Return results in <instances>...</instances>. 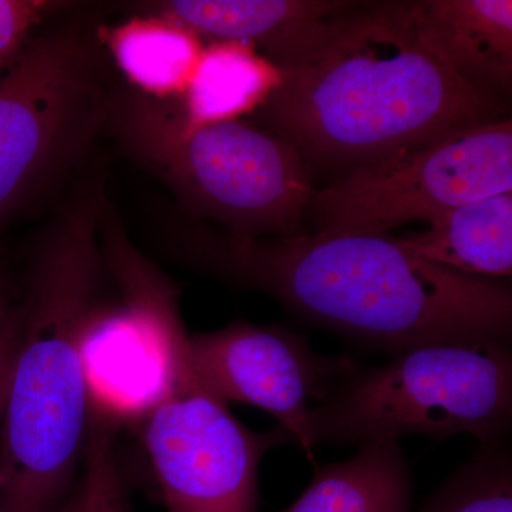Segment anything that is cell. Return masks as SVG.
Masks as SVG:
<instances>
[{
    "label": "cell",
    "instance_id": "1",
    "mask_svg": "<svg viewBox=\"0 0 512 512\" xmlns=\"http://www.w3.org/2000/svg\"><path fill=\"white\" fill-rule=\"evenodd\" d=\"M174 244L195 268L370 348L510 342L507 285L433 264L387 234L238 237L194 221L174 231Z\"/></svg>",
    "mask_w": 512,
    "mask_h": 512
},
{
    "label": "cell",
    "instance_id": "2",
    "mask_svg": "<svg viewBox=\"0 0 512 512\" xmlns=\"http://www.w3.org/2000/svg\"><path fill=\"white\" fill-rule=\"evenodd\" d=\"M256 126L298 151L312 178L343 175L463 128L500 119L421 35L410 2H359L318 49L284 70Z\"/></svg>",
    "mask_w": 512,
    "mask_h": 512
},
{
    "label": "cell",
    "instance_id": "3",
    "mask_svg": "<svg viewBox=\"0 0 512 512\" xmlns=\"http://www.w3.org/2000/svg\"><path fill=\"white\" fill-rule=\"evenodd\" d=\"M103 174L84 170L19 281V326L0 421V512H57L86 453L90 323L109 276L100 239Z\"/></svg>",
    "mask_w": 512,
    "mask_h": 512
},
{
    "label": "cell",
    "instance_id": "4",
    "mask_svg": "<svg viewBox=\"0 0 512 512\" xmlns=\"http://www.w3.org/2000/svg\"><path fill=\"white\" fill-rule=\"evenodd\" d=\"M194 220L238 237L302 231L315 185L296 148L245 121L190 126L178 101L114 87L106 133Z\"/></svg>",
    "mask_w": 512,
    "mask_h": 512
},
{
    "label": "cell",
    "instance_id": "5",
    "mask_svg": "<svg viewBox=\"0 0 512 512\" xmlns=\"http://www.w3.org/2000/svg\"><path fill=\"white\" fill-rule=\"evenodd\" d=\"M508 343H426L394 352L380 366H350L312 406L313 447L365 446L409 434L503 440L512 421Z\"/></svg>",
    "mask_w": 512,
    "mask_h": 512
},
{
    "label": "cell",
    "instance_id": "6",
    "mask_svg": "<svg viewBox=\"0 0 512 512\" xmlns=\"http://www.w3.org/2000/svg\"><path fill=\"white\" fill-rule=\"evenodd\" d=\"M97 28L57 20L0 74V238L69 177L106 133L114 84Z\"/></svg>",
    "mask_w": 512,
    "mask_h": 512
},
{
    "label": "cell",
    "instance_id": "7",
    "mask_svg": "<svg viewBox=\"0 0 512 512\" xmlns=\"http://www.w3.org/2000/svg\"><path fill=\"white\" fill-rule=\"evenodd\" d=\"M512 191V121L495 119L363 165L323 188L306 210L315 232L387 234L439 220L464 202Z\"/></svg>",
    "mask_w": 512,
    "mask_h": 512
},
{
    "label": "cell",
    "instance_id": "8",
    "mask_svg": "<svg viewBox=\"0 0 512 512\" xmlns=\"http://www.w3.org/2000/svg\"><path fill=\"white\" fill-rule=\"evenodd\" d=\"M140 439L167 512H255L262 457L292 443L258 433L184 370L137 414Z\"/></svg>",
    "mask_w": 512,
    "mask_h": 512
},
{
    "label": "cell",
    "instance_id": "9",
    "mask_svg": "<svg viewBox=\"0 0 512 512\" xmlns=\"http://www.w3.org/2000/svg\"><path fill=\"white\" fill-rule=\"evenodd\" d=\"M185 355L205 392L272 414L309 458L315 448L309 427L313 397L318 402L353 365L316 355L291 330L244 320L188 336Z\"/></svg>",
    "mask_w": 512,
    "mask_h": 512
},
{
    "label": "cell",
    "instance_id": "10",
    "mask_svg": "<svg viewBox=\"0 0 512 512\" xmlns=\"http://www.w3.org/2000/svg\"><path fill=\"white\" fill-rule=\"evenodd\" d=\"M357 5L346 0H157L130 9L174 20L205 43H249L285 70L318 49L336 20Z\"/></svg>",
    "mask_w": 512,
    "mask_h": 512
},
{
    "label": "cell",
    "instance_id": "11",
    "mask_svg": "<svg viewBox=\"0 0 512 512\" xmlns=\"http://www.w3.org/2000/svg\"><path fill=\"white\" fill-rule=\"evenodd\" d=\"M421 35L458 77L497 97L512 83L511 0L410 2Z\"/></svg>",
    "mask_w": 512,
    "mask_h": 512
},
{
    "label": "cell",
    "instance_id": "12",
    "mask_svg": "<svg viewBox=\"0 0 512 512\" xmlns=\"http://www.w3.org/2000/svg\"><path fill=\"white\" fill-rule=\"evenodd\" d=\"M97 36L124 84L157 100H181L205 46L190 29L151 13L97 26Z\"/></svg>",
    "mask_w": 512,
    "mask_h": 512
},
{
    "label": "cell",
    "instance_id": "13",
    "mask_svg": "<svg viewBox=\"0 0 512 512\" xmlns=\"http://www.w3.org/2000/svg\"><path fill=\"white\" fill-rule=\"evenodd\" d=\"M433 264L478 278L512 272V191L464 202L433 221L426 232L400 238Z\"/></svg>",
    "mask_w": 512,
    "mask_h": 512
},
{
    "label": "cell",
    "instance_id": "14",
    "mask_svg": "<svg viewBox=\"0 0 512 512\" xmlns=\"http://www.w3.org/2000/svg\"><path fill=\"white\" fill-rule=\"evenodd\" d=\"M285 73L249 43H205L181 110L190 126L251 116L282 86Z\"/></svg>",
    "mask_w": 512,
    "mask_h": 512
},
{
    "label": "cell",
    "instance_id": "15",
    "mask_svg": "<svg viewBox=\"0 0 512 512\" xmlns=\"http://www.w3.org/2000/svg\"><path fill=\"white\" fill-rule=\"evenodd\" d=\"M412 476L396 441H376L342 463L316 471L285 512H407Z\"/></svg>",
    "mask_w": 512,
    "mask_h": 512
},
{
    "label": "cell",
    "instance_id": "16",
    "mask_svg": "<svg viewBox=\"0 0 512 512\" xmlns=\"http://www.w3.org/2000/svg\"><path fill=\"white\" fill-rule=\"evenodd\" d=\"M441 490L434 512H512L511 460L494 444Z\"/></svg>",
    "mask_w": 512,
    "mask_h": 512
},
{
    "label": "cell",
    "instance_id": "17",
    "mask_svg": "<svg viewBox=\"0 0 512 512\" xmlns=\"http://www.w3.org/2000/svg\"><path fill=\"white\" fill-rule=\"evenodd\" d=\"M90 419L82 512H128L126 485L121 476L113 421L97 414Z\"/></svg>",
    "mask_w": 512,
    "mask_h": 512
},
{
    "label": "cell",
    "instance_id": "18",
    "mask_svg": "<svg viewBox=\"0 0 512 512\" xmlns=\"http://www.w3.org/2000/svg\"><path fill=\"white\" fill-rule=\"evenodd\" d=\"M73 6L59 0H0V74L50 20Z\"/></svg>",
    "mask_w": 512,
    "mask_h": 512
},
{
    "label": "cell",
    "instance_id": "19",
    "mask_svg": "<svg viewBox=\"0 0 512 512\" xmlns=\"http://www.w3.org/2000/svg\"><path fill=\"white\" fill-rule=\"evenodd\" d=\"M19 298V279L0 248V340L18 313Z\"/></svg>",
    "mask_w": 512,
    "mask_h": 512
},
{
    "label": "cell",
    "instance_id": "20",
    "mask_svg": "<svg viewBox=\"0 0 512 512\" xmlns=\"http://www.w3.org/2000/svg\"><path fill=\"white\" fill-rule=\"evenodd\" d=\"M16 340L18 332L9 328L0 340V421L5 409L6 396H8L10 376H12L13 359H15Z\"/></svg>",
    "mask_w": 512,
    "mask_h": 512
},
{
    "label": "cell",
    "instance_id": "21",
    "mask_svg": "<svg viewBox=\"0 0 512 512\" xmlns=\"http://www.w3.org/2000/svg\"><path fill=\"white\" fill-rule=\"evenodd\" d=\"M82 504V485H79V488H76V490L73 491V494L70 495L69 500H67L63 507L60 508V510L57 512H82Z\"/></svg>",
    "mask_w": 512,
    "mask_h": 512
}]
</instances>
